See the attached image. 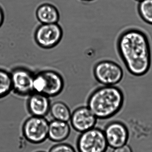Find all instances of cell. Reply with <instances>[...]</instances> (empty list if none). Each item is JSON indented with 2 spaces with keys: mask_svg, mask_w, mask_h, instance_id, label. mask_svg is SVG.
Segmentation results:
<instances>
[{
  "mask_svg": "<svg viewBox=\"0 0 152 152\" xmlns=\"http://www.w3.org/2000/svg\"><path fill=\"white\" fill-rule=\"evenodd\" d=\"M138 12L144 21L152 25V0H144L138 5Z\"/></svg>",
  "mask_w": 152,
  "mask_h": 152,
  "instance_id": "16",
  "label": "cell"
},
{
  "mask_svg": "<svg viewBox=\"0 0 152 152\" xmlns=\"http://www.w3.org/2000/svg\"><path fill=\"white\" fill-rule=\"evenodd\" d=\"M49 122L45 117L31 116L22 126V133L26 140L34 144H39L48 138Z\"/></svg>",
  "mask_w": 152,
  "mask_h": 152,
  "instance_id": "6",
  "label": "cell"
},
{
  "mask_svg": "<svg viewBox=\"0 0 152 152\" xmlns=\"http://www.w3.org/2000/svg\"><path fill=\"white\" fill-rule=\"evenodd\" d=\"M97 118L87 106H81L76 109L71 113L70 124L77 132L83 133L95 127Z\"/></svg>",
  "mask_w": 152,
  "mask_h": 152,
  "instance_id": "10",
  "label": "cell"
},
{
  "mask_svg": "<svg viewBox=\"0 0 152 152\" xmlns=\"http://www.w3.org/2000/svg\"><path fill=\"white\" fill-rule=\"evenodd\" d=\"M83 1H93V0H82Z\"/></svg>",
  "mask_w": 152,
  "mask_h": 152,
  "instance_id": "21",
  "label": "cell"
},
{
  "mask_svg": "<svg viewBox=\"0 0 152 152\" xmlns=\"http://www.w3.org/2000/svg\"><path fill=\"white\" fill-rule=\"evenodd\" d=\"M135 1H139V2H140L142 1H144V0H135Z\"/></svg>",
  "mask_w": 152,
  "mask_h": 152,
  "instance_id": "20",
  "label": "cell"
},
{
  "mask_svg": "<svg viewBox=\"0 0 152 152\" xmlns=\"http://www.w3.org/2000/svg\"><path fill=\"white\" fill-rule=\"evenodd\" d=\"M45 152L44 151H38V152Z\"/></svg>",
  "mask_w": 152,
  "mask_h": 152,
  "instance_id": "22",
  "label": "cell"
},
{
  "mask_svg": "<svg viewBox=\"0 0 152 152\" xmlns=\"http://www.w3.org/2000/svg\"><path fill=\"white\" fill-rule=\"evenodd\" d=\"M104 132L108 145L111 148L115 149L127 143L129 132L126 126L120 121L108 123Z\"/></svg>",
  "mask_w": 152,
  "mask_h": 152,
  "instance_id": "9",
  "label": "cell"
},
{
  "mask_svg": "<svg viewBox=\"0 0 152 152\" xmlns=\"http://www.w3.org/2000/svg\"><path fill=\"white\" fill-rule=\"evenodd\" d=\"M108 146L104 130L97 128L81 133L77 141L79 152H106Z\"/></svg>",
  "mask_w": 152,
  "mask_h": 152,
  "instance_id": "5",
  "label": "cell"
},
{
  "mask_svg": "<svg viewBox=\"0 0 152 152\" xmlns=\"http://www.w3.org/2000/svg\"><path fill=\"white\" fill-rule=\"evenodd\" d=\"M70 133L68 122L54 119L49 122L48 138L52 142H62L69 137Z\"/></svg>",
  "mask_w": 152,
  "mask_h": 152,
  "instance_id": "12",
  "label": "cell"
},
{
  "mask_svg": "<svg viewBox=\"0 0 152 152\" xmlns=\"http://www.w3.org/2000/svg\"><path fill=\"white\" fill-rule=\"evenodd\" d=\"M12 91L17 95L26 96L34 93L33 80L35 74L28 69L18 67L11 71Z\"/></svg>",
  "mask_w": 152,
  "mask_h": 152,
  "instance_id": "8",
  "label": "cell"
},
{
  "mask_svg": "<svg viewBox=\"0 0 152 152\" xmlns=\"http://www.w3.org/2000/svg\"><path fill=\"white\" fill-rule=\"evenodd\" d=\"M125 102V95L120 88L117 86H101L90 94L87 106L97 119H107L121 111Z\"/></svg>",
  "mask_w": 152,
  "mask_h": 152,
  "instance_id": "2",
  "label": "cell"
},
{
  "mask_svg": "<svg viewBox=\"0 0 152 152\" xmlns=\"http://www.w3.org/2000/svg\"><path fill=\"white\" fill-rule=\"evenodd\" d=\"M12 91L10 73L0 68V99L6 97Z\"/></svg>",
  "mask_w": 152,
  "mask_h": 152,
  "instance_id": "15",
  "label": "cell"
},
{
  "mask_svg": "<svg viewBox=\"0 0 152 152\" xmlns=\"http://www.w3.org/2000/svg\"><path fill=\"white\" fill-rule=\"evenodd\" d=\"M64 87V81L60 74L54 70L46 69L35 74L33 91L43 94L49 97L59 95Z\"/></svg>",
  "mask_w": 152,
  "mask_h": 152,
  "instance_id": "3",
  "label": "cell"
},
{
  "mask_svg": "<svg viewBox=\"0 0 152 152\" xmlns=\"http://www.w3.org/2000/svg\"><path fill=\"white\" fill-rule=\"evenodd\" d=\"M112 152H133V151L131 147L126 144L123 146L115 148Z\"/></svg>",
  "mask_w": 152,
  "mask_h": 152,
  "instance_id": "18",
  "label": "cell"
},
{
  "mask_svg": "<svg viewBox=\"0 0 152 152\" xmlns=\"http://www.w3.org/2000/svg\"><path fill=\"white\" fill-rule=\"evenodd\" d=\"M63 31L58 23L42 24L35 31L37 44L43 49H50L57 46L61 41Z\"/></svg>",
  "mask_w": 152,
  "mask_h": 152,
  "instance_id": "7",
  "label": "cell"
},
{
  "mask_svg": "<svg viewBox=\"0 0 152 152\" xmlns=\"http://www.w3.org/2000/svg\"><path fill=\"white\" fill-rule=\"evenodd\" d=\"M51 104L50 97L34 92L29 96L27 108L31 116L45 117L50 112Z\"/></svg>",
  "mask_w": 152,
  "mask_h": 152,
  "instance_id": "11",
  "label": "cell"
},
{
  "mask_svg": "<svg viewBox=\"0 0 152 152\" xmlns=\"http://www.w3.org/2000/svg\"><path fill=\"white\" fill-rule=\"evenodd\" d=\"M36 16L42 24L58 23L59 20V10L54 5L49 3H44L37 7Z\"/></svg>",
  "mask_w": 152,
  "mask_h": 152,
  "instance_id": "13",
  "label": "cell"
},
{
  "mask_svg": "<svg viewBox=\"0 0 152 152\" xmlns=\"http://www.w3.org/2000/svg\"><path fill=\"white\" fill-rule=\"evenodd\" d=\"M4 20V14L3 11L0 7V27L1 26Z\"/></svg>",
  "mask_w": 152,
  "mask_h": 152,
  "instance_id": "19",
  "label": "cell"
},
{
  "mask_svg": "<svg viewBox=\"0 0 152 152\" xmlns=\"http://www.w3.org/2000/svg\"><path fill=\"white\" fill-rule=\"evenodd\" d=\"M50 113L54 119L68 122L71 113L68 106L62 102H54L51 104Z\"/></svg>",
  "mask_w": 152,
  "mask_h": 152,
  "instance_id": "14",
  "label": "cell"
},
{
  "mask_svg": "<svg viewBox=\"0 0 152 152\" xmlns=\"http://www.w3.org/2000/svg\"><path fill=\"white\" fill-rule=\"evenodd\" d=\"M49 152H76L75 149L68 144L59 143L52 147Z\"/></svg>",
  "mask_w": 152,
  "mask_h": 152,
  "instance_id": "17",
  "label": "cell"
},
{
  "mask_svg": "<svg viewBox=\"0 0 152 152\" xmlns=\"http://www.w3.org/2000/svg\"><path fill=\"white\" fill-rule=\"evenodd\" d=\"M93 75L101 86H117L124 78L121 66L115 61L104 60L97 62L93 68Z\"/></svg>",
  "mask_w": 152,
  "mask_h": 152,
  "instance_id": "4",
  "label": "cell"
},
{
  "mask_svg": "<svg viewBox=\"0 0 152 152\" xmlns=\"http://www.w3.org/2000/svg\"><path fill=\"white\" fill-rule=\"evenodd\" d=\"M118 54L129 73L135 77L145 75L152 64L150 39L145 32L137 28L122 32L116 43Z\"/></svg>",
  "mask_w": 152,
  "mask_h": 152,
  "instance_id": "1",
  "label": "cell"
}]
</instances>
